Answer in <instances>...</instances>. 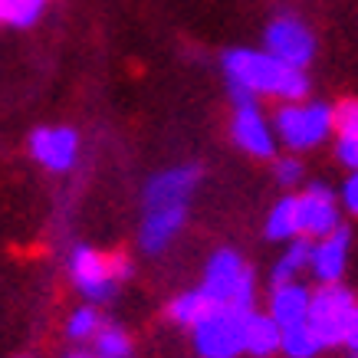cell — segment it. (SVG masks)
<instances>
[{"instance_id":"6da1fadb","label":"cell","mask_w":358,"mask_h":358,"mask_svg":"<svg viewBox=\"0 0 358 358\" xmlns=\"http://www.w3.org/2000/svg\"><path fill=\"white\" fill-rule=\"evenodd\" d=\"M220 69L227 76V89H240L260 99H276V102H303L309 99V73L280 63L266 50H250V46H234L220 56Z\"/></svg>"},{"instance_id":"7a4b0ae2","label":"cell","mask_w":358,"mask_h":358,"mask_svg":"<svg viewBox=\"0 0 358 358\" xmlns=\"http://www.w3.org/2000/svg\"><path fill=\"white\" fill-rule=\"evenodd\" d=\"M270 125L276 145H286L289 152H313L336 131V109L319 99L280 102Z\"/></svg>"},{"instance_id":"3957f363","label":"cell","mask_w":358,"mask_h":358,"mask_svg":"<svg viewBox=\"0 0 358 358\" xmlns=\"http://www.w3.org/2000/svg\"><path fill=\"white\" fill-rule=\"evenodd\" d=\"M201 289L214 306H227L237 313H253V299H257V280L250 266L243 263L237 250H214L204 266V282Z\"/></svg>"},{"instance_id":"277c9868","label":"cell","mask_w":358,"mask_h":358,"mask_svg":"<svg viewBox=\"0 0 358 358\" xmlns=\"http://www.w3.org/2000/svg\"><path fill=\"white\" fill-rule=\"evenodd\" d=\"M358 303L352 289H345L342 282H326L313 289V299H309V329H313L322 348L329 345H342L345 342V332L352 326V315H355Z\"/></svg>"},{"instance_id":"5b68a950","label":"cell","mask_w":358,"mask_h":358,"mask_svg":"<svg viewBox=\"0 0 358 358\" xmlns=\"http://www.w3.org/2000/svg\"><path fill=\"white\" fill-rule=\"evenodd\" d=\"M243 319L247 313L214 306L210 313L191 329L194 348L201 358H237L243 352Z\"/></svg>"},{"instance_id":"8992f818","label":"cell","mask_w":358,"mask_h":358,"mask_svg":"<svg viewBox=\"0 0 358 358\" xmlns=\"http://www.w3.org/2000/svg\"><path fill=\"white\" fill-rule=\"evenodd\" d=\"M263 50L293 69H309L315 59V33L299 17H276L263 30Z\"/></svg>"},{"instance_id":"52a82bcc","label":"cell","mask_w":358,"mask_h":358,"mask_svg":"<svg viewBox=\"0 0 358 358\" xmlns=\"http://www.w3.org/2000/svg\"><path fill=\"white\" fill-rule=\"evenodd\" d=\"M197 185H201V168L197 164H174V168H164V171L148 178L141 204H145V210L191 207V197H194Z\"/></svg>"},{"instance_id":"ba28073f","label":"cell","mask_w":358,"mask_h":358,"mask_svg":"<svg viewBox=\"0 0 358 358\" xmlns=\"http://www.w3.org/2000/svg\"><path fill=\"white\" fill-rule=\"evenodd\" d=\"M69 276H73V286L89 303H109L115 296V286H119L109 266V257L92 247H76L69 253Z\"/></svg>"},{"instance_id":"9c48e42d","label":"cell","mask_w":358,"mask_h":358,"mask_svg":"<svg viewBox=\"0 0 358 358\" xmlns=\"http://www.w3.org/2000/svg\"><path fill=\"white\" fill-rule=\"evenodd\" d=\"M27 148H30L33 162L43 164L46 171L66 174L79 162V131L69 125H43V129L30 131Z\"/></svg>"},{"instance_id":"30bf717a","label":"cell","mask_w":358,"mask_h":358,"mask_svg":"<svg viewBox=\"0 0 358 358\" xmlns=\"http://www.w3.org/2000/svg\"><path fill=\"white\" fill-rule=\"evenodd\" d=\"M296 214H299V237L319 240L329 237L332 230L342 227V210L338 197L329 185H309L303 194H296Z\"/></svg>"},{"instance_id":"8fae6325","label":"cell","mask_w":358,"mask_h":358,"mask_svg":"<svg viewBox=\"0 0 358 358\" xmlns=\"http://www.w3.org/2000/svg\"><path fill=\"white\" fill-rule=\"evenodd\" d=\"M230 135L240 152L250 158H276V135L270 119L263 115L260 102H237L230 115Z\"/></svg>"},{"instance_id":"7c38bea8","label":"cell","mask_w":358,"mask_h":358,"mask_svg":"<svg viewBox=\"0 0 358 358\" xmlns=\"http://www.w3.org/2000/svg\"><path fill=\"white\" fill-rule=\"evenodd\" d=\"M348 243H352L348 227H338V230H332L329 237L313 240V250H309V273L315 276L319 286H326V282H342V273H345V263H348Z\"/></svg>"},{"instance_id":"4fadbf2b","label":"cell","mask_w":358,"mask_h":358,"mask_svg":"<svg viewBox=\"0 0 358 358\" xmlns=\"http://www.w3.org/2000/svg\"><path fill=\"white\" fill-rule=\"evenodd\" d=\"M187 224V207H158V210H145L138 227V247L145 253H164L174 243V237L185 230Z\"/></svg>"},{"instance_id":"5bb4252c","label":"cell","mask_w":358,"mask_h":358,"mask_svg":"<svg viewBox=\"0 0 358 358\" xmlns=\"http://www.w3.org/2000/svg\"><path fill=\"white\" fill-rule=\"evenodd\" d=\"M309 299H313V289L303 286V282H282V286H273L270 293V319L280 329H293L303 326L309 319Z\"/></svg>"},{"instance_id":"9a60e30c","label":"cell","mask_w":358,"mask_h":358,"mask_svg":"<svg viewBox=\"0 0 358 358\" xmlns=\"http://www.w3.org/2000/svg\"><path fill=\"white\" fill-rule=\"evenodd\" d=\"M280 332L282 329L273 322L266 313H247L243 319V352L253 358H266L280 352Z\"/></svg>"},{"instance_id":"2e32d148","label":"cell","mask_w":358,"mask_h":358,"mask_svg":"<svg viewBox=\"0 0 358 358\" xmlns=\"http://www.w3.org/2000/svg\"><path fill=\"white\" fill-rule=\"evenodd\" d=\"M336 158L348 171H358V99L336 109Z\"/></svg>"},{"instance_id":"e0dca14e","label":"cell","mask_w":358,"mask_h":358,"mask_svg":"<svg viewBox=\"0 0 358 358\" xmlns=\"http://www.w3.org/2000/svg\"><path fill=\"white\" fill-rule=\"evenodd\" d=\"M266 237L276 240V243H289V240L299 237V214H296V194H282L276 204L270 207V214H266Z\"/></svg>"},{"instance_id":"ac0fdd59","label":"cell","mask_w":358,"mask_h":358,"mask_svg":"<svg viewBox=\"0 0 358 358\" xmlns=\"http://www.w3.org/2000/svg\"><path fill=\"white\" fill-rule=\"evenodd\" d=\"M309 250H313V240H306V237L289 240L286 250H282V257L276 260V266H273V273H270L273 286H282V282L299 280V276L309 270Z\"/></svg>"},{"instance_id":"d6986e66","label":"cell","mask_w":358,"mask_h":358,"mask_svg":"<svg viewBox=\"0 0 358 358\" xmlns=\"http://www.w3.org/2000/svg\"><path fill=\"white\" fill-rule=\"evenodd\" d=\"M210 309H214V303H210L207 293L197 286V289H187V293L174 296L171 306H168V315H171V322H178V326L194 329Z\"/></svg>"},{"instance_id":"ffe728a7","label":"cell","mask_w":358,"mask_h":358,"mask_svg":"<svg viewBox=\"0 0 358 358\" xmlns=\"http://www.w3.org/2000/svg\"><path fill=\"white\" fill-rule=\"evenodd\" d=\"M280 352L286 358H315L322 352V342L309 329V322H303V326L282 329L280 332Z\"/></svg>"},{"instance_id":"44dd1931","label":"cell","mask_w":358,"mask_h":358,"mask_svg":"<svg viewBox=\"0 0 358 358\" xmlns=\"http://www.w3.org/2000/svg\"><path fill=\"white\" fill-rule=\"evenodd\" d=\"M46 0H3L0 3V23L7 27H17V30H27L43 17Z\"/></svg>"},{"instance_id":"7402d4cb","label":"cell","mask_w":358,"mask_h":358,"mask_svg":"<svg viewBox=\"0 0 358 358\" xmlns=\"http://www.w3.org/2000/svg\"><path fill=\"white\" fill-rule=\"evenodd\" d=\"M92 342H96V355L92 358H131V338L119 326H102Z\"/></svg>"},{"instance_id":"603a6c76","label":"cell","mask_w":358,"mask_h":358,"mask_svg":"<svg viewBox=\"0 0 358 358\" xmlns=\"http://www.w3.org/2000/svg\"><path fill=\"white\" fill-rule=\"evenodd\" d=\"M102 329V315H99L96 306H79L76 313L66 319V336L73 342H89L96 338V332Z\"/></svg>"},{"instance_id":"cb8c5ba5","label":"cell","mask_w":358,"mask_h":358,"mask_svg":"<svg viewBox=\"0 0 358 358\" xmlns=\"http://www.w3.org/2000/svg\"><path fill=\"white\" fill-rule=\"evenodd\" d=\"M273 174H276V185L286 187V191H293V187L303 181V162L293 158V155L276 158V162H273Z\"/></svg>"},{"instance_id":"d4e9b609","label":"cell","mask_w":358,"mask_h":358,"mask_svg":"<svg viewBox=\"0 0 358 358\" xmlns=\"http://www.w3.org/2000/svg\"><path fill=\"white\" fill-rule=\"evenodd\" d=\"M338 207H345L352 217H358V171H352L345 178V185L338 191Z\"/></svg>"},{"instance_id":"484cf974","label":"cell","mask_w":358,"mask_h":358,"mask_svg":"<svg viewBox=\"0 0 358 358\" xmlns=\"http://www.w3.org/2000/svg\"><path fill=\"white\" fill-rule=\"evenodd\" d=\"M109 266H112V273H115V280H129L131 276V260L125 257V253H112L109 257Z\"/></svg>"},{"instance_id":"4316f807","label":"cell","mask_w":358,"mask_h":358,"mask_svg":"<svg viewBox=\"0 0 358 358\" xmlns=\"http://www.w3.org/2000/svg\"><path fill=\"white\" fill-rule=\"evenodd\" d=\"M342 345H348L352 348V355H358V309H355V315H352V326H348L345 342H342Z\"/></svg>"},{"instance_id":"83f0119b","label":"cell","mask_w":358,"mask_h":358,"mask_svg":"<svg viewBox=\"0 0 358 358\" xmlns=\"http://www.w3.org/2000/svg\"><path fill=\"white\" fill-rule=\"evenodd\" d=\"M63 358H92V355H86V352H69V355H63Z\"/></svg>"},{"instance_id":"f1b7e54d","label":"cell","mask_w":358,"mask_h":358,"mask_svg":"<svg viewBox=\"0 0 358 358\" xmlns=\"http://www.w3.org/2000/svg\"><path fill=\"white\" fill-rule=\"evenodd\" d=\"M352 358H358V355H352Z\"/></svg>"},{"instance_id":"f546056e","label":"cell","mask_w":358,"mask_h":358,"mask_svg":"<svg viewBox=\"0 0 358 358\" xmlns=\"http://www.w3.org/2000/svg\"><path fill=\"white\" fill-rule=\"evenodd\" d=\"M0 3H3V0H0Z\"/></svg>"}]
</instances>
